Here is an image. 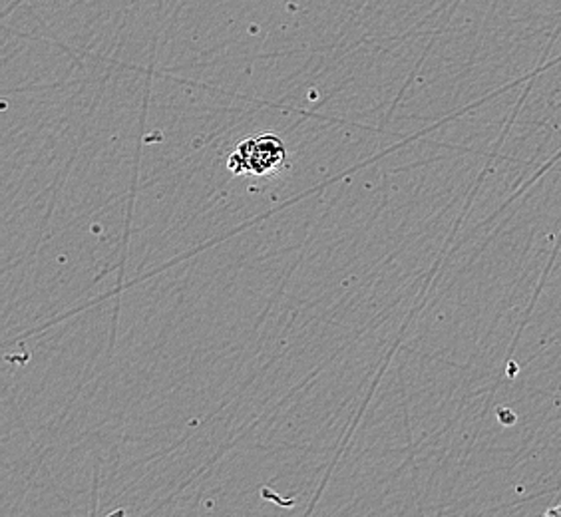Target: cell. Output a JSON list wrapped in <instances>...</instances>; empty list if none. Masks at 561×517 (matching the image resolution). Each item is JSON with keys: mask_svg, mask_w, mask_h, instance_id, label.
Segmentation results:
<instances>
[{"mask_svg": "<svg viewBox=\"0 0 561 517\" xmlns=\"http://www.w3.org/2000/svg\"><path fill=\"white\" fill-rule=\"evenodd\" d=\"M287 162V148L275 134H260L239 141L227 160L229 172L236 175H270L279 172Z\"/></svg>", "mask_w": 561, "mask_h": 517, "instance_id": "1", "label": "cell"}, {"mask_svg": "<svg viewBox=\"0 0 561 517\" xmlns=\"http://www.w3.org/2000/svg\"><path fill=\"white\" fill-rule=\"evenodd\" d=\"M546 516H561V506L551 507V509L546 512Z\"/></svg>", "mask_w": 561, "mask_h": 517, "instance_id": "2", "label": "cell"}]
</instances>
